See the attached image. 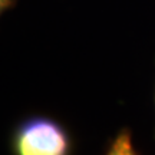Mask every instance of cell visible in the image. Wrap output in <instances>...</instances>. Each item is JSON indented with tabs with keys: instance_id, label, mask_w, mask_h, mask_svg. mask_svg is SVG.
Wrapping results in <instances>:
<instances>
[{
	"instance_id": "1",
	"label": "cell",
	"mask_w": 155,
	"mask_h": 155,
	"mask_svg": "<svg viewBox=\"0 0 155 155\" xmlns=\"http://www.w3.org/2000/svg\"><path fill=\"white\" fill-rule=\"evenodd\" d=\"M10 155H73L75 142L61 121L48 115H30L13 127Z\"/></svg>"
},
{
	"instance_id": "2",
	"label": "cell",
	"mask_w": 155,
	"mask_h": 155,
	"mask_svg": "<svg viewBox=\"0 0 155 155\" xmlns=\"http://www.w3.org/2000/svg\"><path fill=\"white\" fill-rule=\"evenodd\" d=\"M104 155H139L135 145L134 137L129 128H122L109 141Z\"/></svg>"
},
{
	"instance_id": "3",
	"label": "cell",
	"mask_w": 155,
	"mask_h": 155,
	"mask_svg": "<svg viewBox=\"0 0 155 155\" xmlns=\"http://www.w3.org/2000/svg\"><path fill=\"white\" fill-rule=\"evenodd\" d=\"M17 0H0V12L6 13V12L12 10L15 6H16Z\"/></svg>"
}]
</instances>
